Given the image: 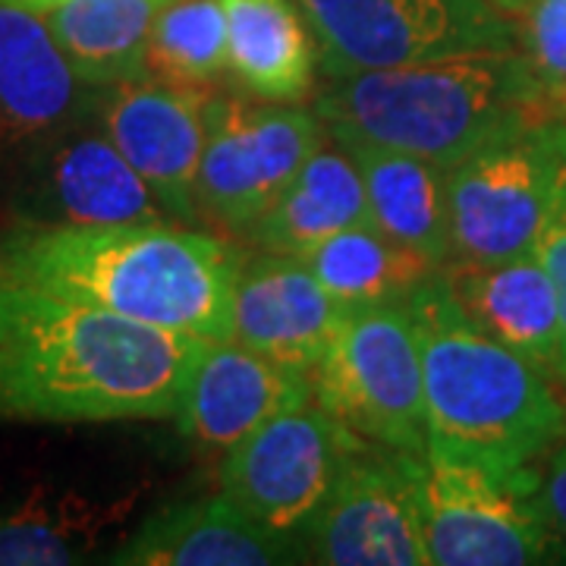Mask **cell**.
<instances>
[{
  "instance_id": "obj_1",
  "label": "cell",
  "mask_w": 566,
  "mask_h": 566,
  "mask_svg": "<svg viewBox=\"0 0 566 566\" xmlns=\"http://www.w3.org/2000/svg\"><path fill=\"white\" fill-rule=\"evenodd\" d=\"M199 337L0 281V422L177 419Z\"/></svg>"
},
{
  "instance_id": "obj_2",
  "label": "cell",
  "mask_w": 566,
  "mask_h": 566,
  "mask_svg": "<svg viewBox=\"0 0 566 566\" xmlns=\"http://www.w3.org/2000/svg\"><path fill=\"white\" fill-rule=\"evenodd\" d=\"M243 262L240 245L186 223H17L0 237V281L199 340H233Z\"/></svg>"
},
{
  "instance_id": "obj_3",
  "label": "cell",
  "mask_w": 566,
  "mask_h": 566,
  "mask_svg": "<svg viewBox=\"0 0 566 566\" xmlns=\"http://www.w3.org/2000/svg\"><path fill=\"white\" fill-rule=\"evenodd\" d=\"M516 51H475L327 80L315 117L337 145H378L453 167L491 142L564 114Z\"/></svg>"
},
{
  "instance_id": "obj_4",
  "label": "cell",
  "mask_w": 566,
  "mask_h": 566,
  "mask_svg": "<svg viewBox=\"0 0 566 566\" xmlns=\"http://www.w3.org/2000/svg\"><path fill=\"white\" fill-rule=\"evenodd\" d=\"M419 331L428 450L516 469L566 441L551 375L465 322L441 271L406 300Z\"/></svg>"
},
{
  "instance_id": "obj_5",
  "label": "cell",
  "mask_w": 566,
  "mask_h": 566,
  "mask_svg": "<svg viewBox=\"0 0 566 566\" xmlns=\"http://www.w3.org/2000/svg\"><path fill=\"white\" fill-rule=\"evenodd\" d=\"M308 385L312 400L365 441L412 457L428 450L422 349L409 303L349 308Z\"/></svg>"
},
{
  "instance_id": "obj_6",
  "label": "cell",
  "mask_w": 566,
  "mask_h": 566,
  "mask_svg": "<svg viewBox=\"0 0 566 566\" xmlns=\"http://www.w3.org/2000/svg\"><path fill=\"white\" fill-rule=\"evenodd\" d=\"M419 494L431 566H523L554 557V520L535 463L497 469L424 450Z\"/></svg>"
},
{
  "instance_id": "obj_7",
  "label": "cell",
  "mask_w": 566,
  "mask_h": 566,
  "mask_svg": "<svg viewBox=\"0 0 566 566\" xmlns=\"http://www.w3.org/2000/svg\"><path fill=\"white\" fill-rule=\"evenodd\" d=\"M296 7L327 80L520 48V29L485 0H296Z\"/></svg>"
},
{
  "instance_id": "obj_8",
  "label": "cell",
  "mask_w": 566,
  "mask_h": 566,
  "mask_svg": "<svg viewBox=\"0 0 566 566\" xmlns=\"http://www.w3.org/2000/svg\"><path fill=\"white\" fill-rule=\"evenodd\" d=\"M322 139V120L300 104L211 95L196 177L199 223L249 237Z\"/></svg>"
},
{
  "instance_id": "obj_9",
  "label": "cell",
  "mask_w": 566,
  "mask_h": 566,
  "mask_svg": "<svg viewBox=\"0 0 566 566\" xmlns=\"http://www.w3.org/2000/svg\"><path fill=\"white\" fill-rule=\"evenodd\" d=\"M564 114L491 142L447 170L450 262L494 264L532 252L557 170Z\"/></svg>"
},
{
  "instance_id": "obj_10",
  "label": "cell",
  "mask_w": 566,
  "mask_h": 566,
  "mask_svg": "<svg viewBox=\"0 0 566 566\" xmlns=\"http://www.w3.org/2000/svg\"><path fill=\"white\" fill-rule=\"evenodd\" d=\"M419 460L359 438L337 485L305 523V560L324 566H431Z\"/></svg>"
},
{
  "instance_id": "obj_11",
  "label": "cell",
  "mask_w": 566,
  "mask_h": 566,
  "mask_svg": "<svg viewBox=\"0 0 566 566\" xmlns=\"http://www.w3.org/2000/svg\"><path fill=\"white\" fill-rule=\"evenodd\" d=\"M356 444L359 434L308 397L227 450L221 491L268 528L296 535L327 501Z\"/></svg>"
},
{
  "instance_id": "obj_12",
  "label": "cell",
  "mask_w": 566,
  "mask_h": 566,
  "mask_svg": "<svg viewBox=\"0 0 566 566\" xmlns=\"http://www.w3.org/2000/svg\"><path fill=\"white\" fill-rule=\"evenodd\" d=\"M85 120V117H82ZM70 123L22 158L17 214L41 227L177 223L98 123Z\"/></svg>"
},
{
  "instance_id": "obj_13",
  "label": "cell",
  "mask_w": 566,
  "mask_h": 566,
  "mask_svg": "<svg viewBox=\"0 0 566 566\" xmlns=\"http://www.w3.org/2000/svg\"><path fill=\"white\" fill-rule=\"evenodd\" d=\"M211 92L151 76L117 82L95 92L92 117L164 211L177 223L199 227L196 177L205 148V111Z\"/></svg>"
},
{
  "instance_id": "obj_14",
  "label": "cell",
  "mask_w": 566,
  "mask_h": 566,
  "mask_svg": "<svg viewBox=\"0 0 566 566\" xmlns=\"http://www.w3.org/2000/svg\"><path fill=\"white\" fill-rule=\"evenodd\" d=\"M95 92L73 73L41 13L0 0V164L22 161L88 117Z\"/></svg>"
},
{
  "instance_id": "obj_15",
  "label": "cell",
  "mask_w": 566,
  "mask_h": 566,
  "mask_svg": "<svg viewBox=\"0 0 566 566\" xmlns=\"http://www.w3.org/2000/svg\"><path fill=\"white\" fill-rule=\"evenodd\" d=\"M349 305L324 290L300 255L245 259L233 296V340L296 375H308L334 340Z\"/></svg>"
},
{
  "instance_id": "obj_16",
  "label": "cell",
  "mask_w": 566,
  "mask_h": 566,
  "mask_svg": "<svg viewBox=\"0 0 566 566\" xmlns=\"http://www.w3.org/2000/svg\"><path fill=\"white\" fill-rule=\"evenodd\" d=\"M305 560L296 535L268 528L227 491L161 506L114 547L123 566H271Z\"/></svg>"
},
{
  "instance_id": "obj_17",
  "label": "cell",
  "mask_w": 566,
  "mask_h": 566,
  "mask_svg": "<svg viewBox=\"0 0 566 566\" xmlns=\"http://www.w3.org/2000/svg\"><path fill=\"white\" fill-rule=\"evenodd\" d=\"M308 397V375H296L237 340H211L182 387L177 428L192 444L227 453Z\"/></svg>"
},
{
  "instance_id": "obj_18",
  "label": "cell",
  "mask_w": 566,
  "mask_h": 566,
  "mask_svg": "<svg viewBox=\"0 0 566 566\" xmlns=\"http://www.w3.org/2000/svg\"><path fill=\"white\" fill-rule=\"evenodd\" d=\"M441 281L475 331L560 381L557 296L535 252L494 264L447 262Z\"/></svg>"
},
{
  "instance_id": "obj_19",
  "label": "cell",
  "mask_w": 566,
  "mask_h": 566,
  "mask_svg": "<svg viewBox=\"0 0 566 566\" xmlns=\"http://www.w3.org/2000/svg\"><path fill=\"white\" fill-rule=\"evenodd\" d=\"M230 73L252 98L300 104L318 76V48L296 0H221Z\"/></svg>"
},
{
  "instance_id": "obj_20",
  "label": "cell",
  "mask_w": 566,
  "mask_h": 566,
  "mask_svg": "<svg viewBox=\"0 0 566 566\" xmlns=\"http://www.w3.org/2000/svg\"><path fill=\"white\" fill-rule=\"evenodd\" d=\"M139 491L95 497L82 491L35 488L0 516V566L82 564L129 520Z\"/></svg>"
},
{
  "instance_id": "obj_21",
  "label": "cell",
  "mask_w": 566,
  "mask_h": 566,
  "mask_svg": "<svg viewBox=\"0 0 566 566\" xmlns=\"http://www.w3.org/2000/svg\"><path fill=\"white\" fill-rule=\"evenodd\" d=\"M371 221L365 182L344 145H318L300 167L281 199L249 230V243L262 252L305 255L346 227Z\"/></svg>"
},
{
  "instance_id": "obj_22",
  "label": "cell",
  "mask_w": 566,
  "mask_h": 566,
  "mask_svg": "<svg viewBox=\"0 0 566 566\" xmlns=\"http://www.w3.org/2000/svg\"><path fill=\"white\" fill-rule=\"evenodd\" d=\"M365 182L371 221L431 264L450 262L447 167L378 145H344Z\"/></svg>"
},
{
  "instance_id": "obj_23",
  "label": "cell",
  "mask_w": 566,
  "mask_h": 566,
  "mask_svg": "<svg viewBox=\"0 0 566 566\" xmlns=\"http://www.w3.org/2000/svg\"><path fill=\"white\" fill-rule=\"evenodd\" d=\"M164 0H63L41 13L66 63L88 88L145 76L151 22Z\"/></svg>"
},
{
  "instance_id": "obj_24",
  "label": "cell",
  "mask_w": 566,
  "mask_h": 566,
  "mask_svg": "<svg viewBox=\"0 0 566 566\" xmlns=\"http://www.w3.org/2000/svg\"><path fill=\"white\" fill-rule=\"evenodd\" d=\"M324 290L349 308L406 303L412 290L441 268L387 237L375 221L346 227L300 255Z\"/></svg>"
},
{
  "instance_id": "obj_25",
  "label": "cell",
  "mask_w": 566,
  "mask_h": 566,
  "mask_svg": "<svg viewBox=\"0 0 566 566\" xmlns=\"http://www.w3.org/2000/svg\"><path fill=\"white\" fill-rule=\"evenodd\" d=\"M223 70H230V41L221 0H164L148 35L145 76L211 85Z\"/></svg>"
},
{
  "instance_id": "obj_26",
  "label": "cell",
  "mask_w": 566,
  "mask_h": 566,
  "mask_svg": "<svg viewBox=\"0 0 566 566\" xmlns=\"http://www.w3.org/2000/svg\"><path fill=\"white\" fill-rule=\"evenodd\" d=\"M532 252L551 277L560 315V385L566 390V114L557 126V170L547 192L545 218L538 227V237Z\"/></svg>"
},
{
  "instance_id": "obj_27",
  "label": "cell",
  "mask_w": 566,
  "mask_h": 566,
  "mask_svg": "<svg viewBox=\"0 0 566 566\" xmlns=\"http://www.w3.org/2000/svg\"><path fill=\"white\" fill-rule=\"evenodd\" d=\"M523 54L547 95L566 107V0H535L528 7Z\"/></svg>"
},
{
  "instance_id": "obj_28",
  "label": "cell",
  "mask_w": 566,
  "mask_h": 566,
  "mask_svg": "<svg viewBox=\"0 0 566 566\" xmlns=\"http://www.w3.org/2000/svg\"><path fill=\"white\" fill-rule=\"evenodd\" d=\"M547 513L554 520V526L566 535V441L554 447V457L547 463V475L542 482Z\"/></svg>"
},
{
  "instance_id": "obj_29",
  "label": "cell",
  "mask_w": 566,
  "mask_h": 566,
  "mask_svg": "<svg viewBox=\"0 0 566 566\" xmlns=\"http://www.w3.org/2000/svg\"><path fill=\"white\" fill-rule=\"evenodd\" d=\"M485 3H491L494 10H501L506 17H526L535 0H485Z\"/></svg>"
},
{
  "instance_id": "obj_30",
  "label": "cell",
  "mask_w": 566,
  "mask_h": 566,
  "mask_svg": "<svg viewBox=\"0 0 566 566\" xmlns=\"http://www.w3.org/2000/svg\"><path fill=\"white\" fill-rule=\"evenodd\" d=\"M17 3L29 7V10H35V13H48V10H54V7L63 3V0H17Z\"/></svg>"
}]
</instances>
